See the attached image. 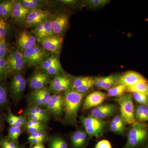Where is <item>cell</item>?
Here are the masks:
<instances>
[{"mask_svg": "<svg viewBox=\"0 0 148 148\" xmlns=\"http://www.w3.org/2000/svg\"><path fill=\"white\" fill-rule=\"evenodd\" d=\"M38 90L42 100L43 106H46L51 97L49 88L45 87L42 89Z\"/></svg>", "mask_w": 148, "mask_h": 148, "instance_id": "obj_31", "label": "cell"}, {"mask_svg": "<svg viewBox=\"0 0 148 148\" xmlns=\"http://www.w3.org/2000/svg\"><path fill=\"white\" fill-rule=\"evenodd\" d=\"M112 121L117 125H119L121 127L125 129L126 123L121 115H118L115 116L112 120Z\"/></svg>", "mask_w": 148, "mask_h": 148, "instance_id": "obj_42", "label": "cell"}, {"mask_svg": "<svg viewBox=\"0 0 148 148\" xmlns=\"http://www.w3.org/2000/svg\"><path fill=\"white\" fill-rule=\"evenodd\" d=\"M85 94L72 88L64 91V112L66 122L72 124L76 123L78 112Z\"/></svg>", "mask_w": 148, "mask_h": 148, "instance_id": "obj_1", "label": "cell"}, {"mask_svg": "<svg viewBox=\"0 0 148 148\" xmlns=\"http://www.w3.org/2000/svg\"><path fill=\"white\" fill-rule=\"evenodd\" d=\"M29 84L34 90H40L45 87L50 82V75L45 72L39 71L35 72L29 78Z\"/></svg>", "mask_w": 148, "mask_h": 148, "instance_id": "obj_13", "label": "cell"}, {"mask_svg": "<svg viewBox=\"0 0 148 148\" xmlns=\"http://www.w3.org/2000/svg\"><path fill=\"white\" fill-rule=\"evenodd\" d=\"M38 43L46 51L51 54L59 55L63 45V38L53 35L42 38Z\"/></svg>", "mask_w": 148, "mask_h": 148, "instance_id": "obj_9", "label": "cell"}, {"mask_svg": "<svg viewBox=\"0 0 148 148\" xmlns=\"http://www.w3.org/2000/svg\"><path fill=\"white\" fill-rule=\"evenodd\" d=\"M14 1H5L0 2V17L5 19L11 17Z\"/></svg>", "mask_w": 148, "mask_h": 148, "instance_id": "obj_23", "label": "cell"}, {"mask_svg": "<svg viewBox=\"0 0 148 148\" xmlns=\"http://www.w3.org/2000/svg\"><path fill=\"white\" fill-rule=\"evenodd\" d=\"M108 0H88L86 1L87 5L91 8H98L106 5L110 2Z\"/></svg>", "mask_w": 148, "mask_h": 148, "instance_id": "obj_32", "label": "cell"}, {"mask_svg": "<svg viewBox=\"0 0 148 148\" xmlns=\"http://www.w3.org/2000/svg\"><path fill=\"white\" fill-rule=\"evenodd\" d=\"M50 148H68L66 141L61 138L57 137L51 140Z\"/></svg>", "mask_w": 148, "mask_h": 148, "instance_id": "obj_33", "label": "cell"}, {"mask_svg": "<svg viewBox=\"0 0 148 148\" xmlns=\"http://www.w3.org/2000/svg\"><path fill=\"white\" fill-rule=\"evenodd\" d=\"M27 86V81L20 73L14 75L11 81L10 90L15 98H18L24 93Z\"/></svg>", "mask_w": 148, "mask_h": 148, "instance_id": "obj_16", "label": "cell"}, {"mask_svg": "<svg viewBox=\"0 0 148 148\" xmlns=\"http://www.w3.org/2000/svg\"><path fill=\"white\" fill-rule=\"evenodd\" d=\"M12 117L15 121V123L12 127H20L27 121L26 117L24 116H17L12 114Z\"/></svg>", "mask_w": 148, "mask_h": 148, "instance_id": "obj_39", "label": "cell"}, {"mask_svg": "<svg viewBox=\"0 0 148 148\" xmlns=\"http://www.w3.org/2000/svg\"><path fill=\"white\" fill-rule=\"evenodd\" d=\"M21 132L20 127L17 128L10 126L8 130V138L12 142H15L18 140Z\"/></svg>", "mask_w": 148, "mask_h": 148, "instance_id": "obj_34", "label": "cell"}, {"mask_svg": "<svg viewBox=\"0 0 148 148\" xmlns=\"http://www.w3.org/2000/svg\"><path fill=\"white\" fill-rule=\"evenodd\" d=\"M45 126L44 125L38 126H33V127H28L27 128L28 132L31 133H34V132H40V131H43L45 129Z\"/></svg>", "mask_w": 148, "mask_h": 148, "instance_id": "obj_46", "label": "cell"}, {"mask_svg": "<svg viewBox=\"0 0 148 148\" xmlns=\"http://www.w3.org/2000/svg\"><path fill=\"white\" fill-rule=\"evenodd\" d=\"M135 117L136 121L148 122V106L146 105H137L135 108Z\"/></svg>", "mask_w": 148, "mask_h": 148, "instance_id": "obj_22", "label": "cell"}, {"mask_svg": "<svg viewBox=\"0 0 148 148\" xmlns=\"http://www.w3.org/2000/svg\"><path fill=\"white\" fill-rule=\"evenodd\" d=\"M22 52L26 66L29 67H38L46 57L51 54L38 45Z\"/></svg>", "mask_w": 148, "mask_h": 148, "instance_id": "obj_5", "label": "cell"}, {"mask_svg": "<svg viewBox=\"0 0 148 148\" xmlns=\"http://www.w3.org/2000/svg\"><path fill=\"white\" fill-rule=\"evenodd\" d=\"M80 121L86 132L90 138L101 137L104 133L107 125L106 122L103 120L98 119L90 115L81 116Z\"/></svg>", "mask_w": 148, "mask_h": 148, "instance_id": "obj_4", "label": "cell"}, {"mask_svg": "<svg viewBox=\"0 0 148 148\" xmlns=\"http://www.w3.org/2000/svg\"><path fill=\"white\" fill-rule=\"evenodd\" d=\"M21 2L23 5L29 12L35 10L42 9L46 4L45 1L39 0H23Z\"/></svg>", "mask_w": 148, "mask_h": 148, "instance_id": "obj_25", "label": "cell"}, {"mask_svg": "<svg viewBox=\"0 0 148 148\" xmlns=\"http://www.w3.org/2000/svg\"><path fill=\"white\" fill-rule=\"evenodd\" d=\"M0 146L1 148H18L13 142L6 139L0 140Z\"/></svg>", "mask_w": 148, "mask_h": 148, "instance_id": "obj_41", "label": "cell"}, {"mask_svg": "<svg viewBox=\"0 0 148 148\" xmlns=\"http://www.w3.org/2000/svg\"><path fill=\"white\" fill-rule=\"evenodd\" d=\"M87 138L85 131L78 130L73 133L71 139L73 146L75 148H81L84 145Z\"/></svg>", "mask_w": 148, "mask_h": 148, "instance_id": "obj_21", "label": "cell"}, {"mask_svg": "<svg viewBox=\"0 0 148 148\" xmlns=\"http://www.w3.org/2000/svg\"><path fill=\"white\" fill-rule=\"evenodd\" d=\"M50 15L49 11L42 9L31 11L27 15L24 24L29 29H33L50 18Z\"/></svg>", "mask_w": 148, "mask_h": 148, "instance_id": "obj_10", "label": "cell"}, {"mask_svg": "<svg viewBox=\"0 0 148 148\" xmlns=\"http://www.w3.org/2000/svg\"><path fill=\"white\" fill-rule=\"evenodd\" d=\"M110 128L111 131L118 134H123L124 132L125 129L121 127L119 125L111 121L110 124Z\"/></svg>", "mask_w": 148, "mask_h": 148, "instance_id": "obj_40", "label": "cell"}, {"mask_svg": "<svg viewBox=\"0 0 148 148\" xmlns=\"http://www.w3.org/2000/svg\"><path fill=\"white\" fill-rule=\"evenodd\" d=\"M108 95L105 92L100 91H94L86 96L83 106L84 110H89L98 107L103 103Z\"/></svg>", "mask_w": 148, "mask_h": 148, "instance_id": "obj_15", "label": "cell"}, {"mask_svg": "<svg viewBox=\"0 0 148 148\" xmlns=\"http://www.w3.org/2000/svg\"><path fill=\"white\" fill-rule=\"evenodd\" d=\"M51 92L59 94L72 88L71 80L69 75L64 73L55 76L49 82V87Z\"/></svg>", "mask_w": 148, "mask_h": 148, "instance_id": "obj_8", "label": "cell"}, {"mask_svg": "<svg viewBox=\"0 0 148 148\" xmlns=\"http://www.w3.org/2000/svg\"><path fill=\"white\" fill-rule=\"evenodd\" d=\"M147 98H148V92H147Z\"/></svg>", "mask_w": 148, "mask_h": 148, "instance_id": "obj_53", "label": "cell"}, {"mask_svg": "<svg viewBox=\"0 0 148 148\" xmlns=\"http://www.w3.org/2000/svg\"><path fill=\"white\" fill-rule=\"evenodd\" d=\"M38 67L41 71L45 72L50 76H56L64 73L59 60V55L56 54L49 56Z\"/></svg>", "mask_w": 148, "mask_h": 148, "instance_id": "obj_7", "label": "cell"}, {"mask_svg": "<svg viewBox=\"0 0 148 148\" xmlns=\"http://www.w3.org/2000/svg\"><path fill=\"white\" fill-rule=\"evenodd\" d=\"M64 96L59 94H53L47 105L48 110L56 116H59L64 112Z\"/></svg>", "mask_w": 148, "mask_h": 148, "instance_id": "obj_20", "label": "cell"}, {"mask_svg": "<svg viewBox=\"0 0 148 148\" xmlns=\"http://www.w3.org/2000/svg\"><path fill=\"white\" fill-rule=\"evenodd\" d=\"M7 101V93L5 87L0 84V108L4 106Z\"/></svg>", "mask_w": 148, "mask_h": 148, "instance_id": "obj_37", "label": "cell"}, {"mask_svg": "<svg viewBox=\"0 0 148 148\" xmlns=\"http://www.w3.org/2000/svg\"><path fill=\"white\" fill-rule=\"evenodd\" d=\"M126 92L132 93L136 92L145 93L147 95L148 92V80L142 81L133 85L126 87Z\"/></svg>", "mask_w": 148, "mask_h": 148, "instance_id": "obj_24", "label": "cell"}, {"mask_svg": "<svg viewBox=\"0 0 148 148\" xmlns=\"http://www.w3.org/2000/svg\"><path fill=\"white\" fill-rule=\"evenodd\" d=\"M61 1L66 4H73L75 2V1L73 0H64V1Z\"/></svg>", "mask_w": 148, "mask_h": 148, "instance_id": "obj_49", "label": "cell"}, {"mask_svg": "<svg viewBox=\"0 0 148 148\" xmlns=\"http://www.w3.org/2000/svg\"><path fill=\"white\" fill-rule=\"evenodd\" d=\"M126 87L124 85L113 86L108 90V96L110 97H120L126 92Z\"/></svg>", "mask_w": 148, "mask_h": 148, "instance_id": "obj_27", "label": "cell"}, {"mask_svg": "<svg viewBox=\"0 0 148 148\" xmlns=\"http://www.w3.org/2000/svg\"><path fill=\"white\" fill-rule=\"evenodd\" d=\"M42 123L37 121L34 120L29 119L26 123V127L28 128V127H33V126L41 125H43Z\"/></svg>", "mask_w": 148, "mask_h": 148, "instance_id": "obj_47", "label": "cell"}, {"mask_svg": "<svg viewBox=\"0 0 148 148\" xmlns=\"http://www.w3.org/2000/svg\"><path fill=\"white\" fill-rule=\"evenodd\" d=\"M8 24L4 18L0 17V40L5 39L9 32Z\"/></svg>", "mask_w": 148, "mask_h": 148, "instance_id": "obj_29", "label": "cell"}, {"mask_svg": "<svg viewBox=\"0 0 148 148\" xmlns=\"http://www.w3.org/2000/svg\"><path fill=\"white\" fill-rule=\"evenodd\" d=\"M30 114L39 115L41 116L48 119L47 111L45 109L40 108L38 106H34L29 108L27 111L26 114Z\"/></svg>", "mask_w": 148, "mask_h": 148, "instance_id": "obj_28", "label": "cell"}, {"mask_svg": "<svg viewBox=\"0 0 148 148\" xmlns=\"http://www.w3.org/2000/svg\"><path fill=\"white\" fill-rule=\"evenodd\" d=\"M8 73L5 58H0V80L3 79Z\"/></svg>", "mask_w": 148, "mask_h": 148, "instance_id": "obj_38", "label": "cell"}, {"mask_svg": "<svg viewBox=\"0 0 148 148\" xmlns=\"http://www.w3.org/2000/svg\"><path fill=\"white\" fill-rule=\"evenodd\" d=\"M29 116L30 119L34 120L40 122H45L48 119L41 116L39 115L34 114H30L27 115Z\"/></svg>", "mask_w": 148, "mask_h": 148, "instance_id": "obj_44", "label": "cell"}, {"mask_svg": "<svg viewBox=\"0 0 148 148\" xmlns=\"http://www.w3.org/2000/svg\"><path fill=\"white\" fill-rule=\"evenodd\" d=\"M30 101L35 106H43L42 98L40 96L38 90H34L32 92L30 96Z\"/></svg>", "mask_w": 148, "mask_h": 148, "instance_id": "obj_35", "label": "cell"}, {"mask_svg": "<svg viewBox=\"0 0 148 148\" xmlns=\"http://www.w3.org/2000/svg\"><path fill=\"white\" fill-rule=\"evenodd\" d=\"M33 148H45V147L42 144H40L36 145Z\"/></svg>", "mask_w": 148, "mask_h": 148, "instance_id": "obj_50", "label": "cell"}, {"mask_svg": "<svg viewBox=\"0 0 148 148\" xmlns=\"http://www.w3.org/2000/svg\"><path fill=\"white\" fill-rule=\"evenodd\" d=\"M44 140L45 139L41 138H33L28 140L31 145H36L38 144H42Z\"/></svg>", "mask_w": 148, "mask_h": 148, "instance_id": "obj_48", "label": "cell"}, {"mask_svg": "<svg viewBox=\"0 0 148 148\" xmlns=\"http://www.w3.org/2000/svg\"><path fill=\"white\" fill-rule=\"evenodd\" d=\"M95 148H112V147L108 140H103L96 144Z\"/></svg>", "mask_w": 148, "mask_h": 148, "instance_id": "obj_43", "label": "cell"}, {"mask_svg": "<svg viewBox=\"0 0 148 148\" xmlns=\"http://www.w3.org/2000/svg\"><path fill=\"white\" fill-rule=\"evenodd\" d=\"M1 120H0V127H1Z\"/></svg>", "mask_w": 148, "mask_h": 148, "instance_id": "obj_52", "label": "cell"}, {"mask_svg": "<svg viewBox=\"0 0 148 148\" xmlns=\"http://www.w3.org/2000/svg\"><path fill=\"white\" fill-rule=\"evenodd\" d=\"M142 148H148V143H147L146 145L143 146V147Z\"/></svg>", "mask_w": 148, "mask_h": 148, "instance_id": "obj_51", "label": "cell"}, {"mask_svg": "<svg viewBox=\"0 0 148 148\" xmlns=\"http://www.w3.org/2000/svg\"><path fill=\"white\" fill-rule=\"evenodd\" d=\"M71 80L72 89L76 90L88 82L92 78L90 76H70Z\"/></svg>", "mask_w": 148, "mask_h": 148, "instance_id": "obj_26", "label": "cell"}, {"mask_svg": "<svg viewBox=\"0 0 148 148\" xmlns=\"http://www.w3.org/2000/svg\"><path fill=\"white\" fill-rule=\"evenodd\" d=\"M38 40L34 35L27 30H25L18 35L16 40V45L21 52L37 45Z\"/></svg>", "mask_w": 148, "mask_h": 148, "instance_id": "obj_12", "label": "cell"}, {"mask_svg": "<svg viewBox=\"0 0 148 148\" xmlns=\"http://www.w3.org/2000/svg\"><path fill=\"white\" fill-rule=\"evenodd\" d=\"M121 75V74L117 73L107 76L94 77V86L99 89L108 90L114 86Z\"/></svg>", "mask_w": 148, "mask_h": 148, "instance_id": "obj_18", "label": "cell"}, {"mask_svg": "<svg viewBox=\"0 0 148 148\" xmlns=\"http://www.w3.org/2000/svg\"><path fill=\"white\" fill-rule=\"evenodd\" d=\"M5 59L8 73H20L26 66L23 53L18 49L9 50Z\"/></svg>", "mask_w": 148, "mask_h": 148, "instance_id": "obj_6", "label": "cell"}, {"mask_svg": "<svg viewBox=\"0 0 148 148\" xmlns=\"http://www.w3.org/2000/svg\"><path fill=\"white\" fill-rule=\"evenodd\" d=\"M45 134L43 131H40V132H34L31 133L30 135L28 138V140L33 138H41V139H45Z\"/></svg>", "mask_w": 148, "mask_h": 148, "instance_id": "obj_45", "label": "cell"}, {"mask_svg": "<svg viewBox=\"0 0 148 148\" xmlns=\"http://www.w3.org/2000/svg\"><path fill=\"white\" fill-rule=\"evenodd\" d=\"M116 107L112 104H101L94 108L90 113V116L98 119L103 120L111 116L116 111Z\"/></svg>", "mask_w": 148, "mask_h": 148, "instance_id": "obj_17", "label": "cell"}, {"mask_svg": "<svg viewBox=\"0 0 148 148\" xmlns=\"http://www.w3.org/2000/svg\"><path fill=\"white\" fill-rule=\"evenodd\" d=\"M115 101L118 103L121 115L126 124L132 125L136 122L135 117V108L132 95L125 92L120 97H116Z\"/></svg>", "mask_w": 148, "mask_h": 148, "instance_id": "obj_3", "label": "cell"}, {"mask_svg": "<svg viewBox=\"0 0 148 148\" xmlns=\"http://www.w3.org/2000/svg\"><path fill=\"white\" fill-rule=\"evenodd\" d=\"M9 51L8 44L6 39L0 40V58H5Z\"/></svg>", "mask_w": 148, "mask_h": 148, "instance_id": "obj_36", "label": "cell"}, {"mask_svg": "<svg viewBox=\"0 0 148 148\" xmlns=\"http://www.w3.org/2000/svg\"><path fill=\"white\" fill-rule=\"evenodd\" d=\"M148 140V125L137 121L131 125L127 131V142L123 148H138Z\"/></svg>", "mask_w": 148, "mask_h": 148, "instance_id": "obj_2", "label": "cell"}, {"mask_svg": "<svg viewBox=\"0 0 148 148\" xmlns=\"http://www.w3.org/2000/svg\"><path fill=\"white\" fill-rule=\"evenodd\" d=\"M69 16L65 13L56 14L51 18V26L53 34L62 36L68 29Z\"/></svg>", "mask_w": 148, "mask_h": 148, "instance_id": "obj_11", "label": "cell"}, {"mask_svg": "<svg viewBox=\"0 0 148 148\" xmlns=\"http://www.w3.org/2000/svg\"><path fill=\"white\" fill-rule=\"evenodd\" d=\"M29 12L22 4L21 1H14L11 17L16 24H24Z\"/></svg>", "mask_w": 148, "mask_h": 148, "instance_id": "obj_19", "label": "cell"}, {"mask_svg": "<svg viewBox=\"0 0 148 148\" xmlns=\"http://www.w3.org/2000/svg\"><path fill=\"white\" fill-rule=\"evenodd\" d=\"M146 79H147L145 77L138 72L134 71H128L121 75L113 86L118 85H124L127 87Z\"/></svg>", "mask_w": 148, "mask_h": 148, "instance_id": "obj_14", "label": "cell"}, {"mask_svg": "<svg viewBox=\"0 0 148 148\" xmlns=\"http://www.w3.org/2000/svg\"><path fill=\"white\" fill-rule=\"evenodd\" d=\"M131 93L132 98L136 102L140 105H146L148 106V99L146 94L136 92Z\"/></svg>", "mask_w": 148, "mask_h": 148, "instance_id": "obj_30", "label": "cell"}]
</instances>
